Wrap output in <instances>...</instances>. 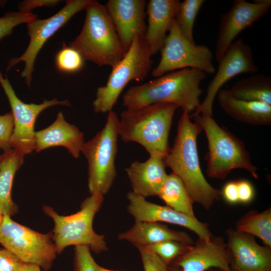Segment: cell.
Instances as JSON below:
<instances>
[{"label":"cell","instance_id":"1","mask_svg":"<svg viewBox=\"0 0 271 271\" xmlns=\"http://www.w3.org/2000/svg\"><path fill=\"white\" fill-rule=\"evenodd\" d=\"M202 131L198 123L191 121L189 113L183 111L173 146L164 160L166 167L182 180L194 202L208 210L220 199L221 192L207 182L201 169L197 141Z\"/></svg>","mask_w":271,"mask_h":271},{"label":"cell","instance_id":"2","mask_svg":"<svg viewBox=\"0 0 271 271\" xmlns=\"http://www.w3.org/2000/svg\"><path fill=\"white\" fill-rule=\"evenodd\" d=\"M206 74L197 69L185 68L167 73L143 84L130 87L123 95L126 109L166 102L189 113L200 105L203 90L200 87Z\"/></svg>","mask_w":271,"mask_h":271},{"label":"cell","instance_id":"3","mask_svg":"<svg viewBox=\"0 0 271 271\" xmlns=\"http://www.w3.org/2000/svg\"><path fill=\"white\" fill-rule=\"evenodd\" d=\"M178 108L172 103L158 102L123 110L119 119V136L125 143L139 144L150 156L164 159L171 148L169 133Z\"/></svg>","mask_w":271,"mask_h":271},{"label":"cell","instance_id":"4","mask_svg":"<svg viewBox=\"0 0 271 271\" xmlns=\"http://www.w3.org/2000/svg\"><path fill=\"white\" fill-rule=\"evenodd\" d=\"M84 10L86 15L82 30L69 46L77 50L84 61L112 68L126 52L105 5L89 0Z\"/></svg>","mask_w":271,"mask_h":271},{"label":"cell","instance_id":"5","mask_svg":"<svg viewBox=\"0 0 271 271\" xmlns=\"http://www.w3.org/2000/svg\"><path fill=\"white\" fill-rule=\"evenodd\" d=\"M190 118L201 126L207 137L208 151L205 159L209 177L223 180L232 170L242 169L254 178H258L257 168L251 162L242 141L226 127L220 126L213 116L202 113Z\"/></svg>","mask_w":271,"mask_h":271},{"label":"cell","instance_id":"6","mask_svg":"<svg viewBox=\"0 0 271 271\" xmlns=\"http://www.w3.org/2000/svg\"><path fill=\"white\" fill-rule=\"evenodd\" d=\"M103 200V195L100 194H90L81 203L78 212L67 216L60 215L53 208L43 206L44 212L54 223L51 232L57 254L70 245H85L96 253L108 249L104 236L97 234L92 227L94 217Z\"/></svg>","mask_w":271,"mask_h":271},{"label":"cell","instance_id":"7","mask_svg":"<svg viewBox=\"0 0 271 271\" xmlns=\"http://www.w3.org/2000/svg\"><path fill=\"white\" fill-rule=\"evenodd\" d=\"M119 118L112 110L107 114L104 126L81 150L88 162V187L90 194L104 195L116 177Z\"/></svg>","mask_w":271,"mask_h":271},{"label":"cell","instance_id":"8","mask_svg":"<svg viewBox=\"0 0 271 271\" xmlns=\"http://www.w3.org/2000/svg\"><path fill=\"white\" fill-rule=\"evenodd\" d=\"M145 36H137L123 57L112 67L105 85L97 88L93 107L96 113H108L131 81H143L153 62Z\"/></svg>","mask_w":271,"mask_h":271},{"label":"cell","instance_id":"9","mask_svg":"<svg viewBox=\"0 0 271 271\" xmlns=\"http://www.w3.org/2000/svg\"><path fill=\"white\" fill-rule=\"evenodd\" d=\"M0 244L24 263L37 264L44 270L51 268L57 254L51 232L36 231L7 215L0 225Z\"/></svg>","mask_w":271,"mask_h":271},{"label":"cell","instance_id":"10","mask_svg":"<svg viewBox=\"0 0 271 271\" xmlns=\"http://www.w3.org/2000/svg\"><path fill=\"white\" fill-rule=\"evenodd\" d=\"M160 52V60L152 72L154 78L185 68L197 69L209 74L215 72L210 48L190 41L181 31L176 19Z\"/></svg>","mask_w":271,"mask_h":271},{"label":"cell","instance_id":"11","mask_svg":"<svg viewBox=\"0 0 271 271\" xmlns=\"http://www.w3.org/2000/svg\"><path fill=\"white\" fill-rule=\"evenodd\" d=\"M89 0H69L64 7L52 17L38 19L27 24L30 42L24 53L19 57L13 58L9 62L7 71L22 61L25 67L21 76L31 86L32 73L37 56L45 42L63 27L74 15L84 10Z\"/></svg>","mask_w":271,"mask_h":271},{"label":"cell","instance_id":"12","mask_svg":"<svg viewBox=\"0 0 271 271\" xmlns=\"http://www.w3.org/2000/svg\"><path fill=\"white\" fill-rule=\"evenodd\" d=\"M0 84L9 100L14 118V129L10 141L11 148L23 155L35 150V124L39 114L44 109L55 105L70 106L67 100L59 101L55 98L44 100L42 103H25L17 96L7 77L0 70Z\"/></svg>","mask_w":271,"mask_h":271},{"label":"cell","instance_id":"13","mask_svg":"<svg viewBox=\"0 0 271 271\" xmlns=\"http://www.w3.org/2000/svg\"><path fill=\"white\" fill-rule=\"evenodd\" d=\"M217 70L209 83L204 100L189 115L205 113L213 116V105L218 91L228 81L242 73L255 74L259 68L255 64L251 47L242 39L233 41L218 61Z\"/></svg>","mask_w":271,"mask_h":271},{"label":"cell","instance_id":"14","mask_svg":"<svg viewBox=\"0 0 271 271\" xmlns=\"http://www.w3.org/2000/svg\"><path fill=\"white\" fill-rule=\"evenodd\" d=\"M271 8L270 0H234L231 8L221 14L215 45L218 62L238 34L265 16Z\"/></svg>","mask_w":271,"mask_h":271},{"label":"cell","instance_id":"15","mask_svg":"<svg viewBox=\"0 0 271 271\" xmlns=\"http://www.w3.org/2000/svg\"><path fill=\"white\" fill-rule=\"evenodd\" d=\"M127 209L135 221L165 222L184 227L194 232L199 238L208 241L213 235L208 223L177 211L167 206H162L149 202L146 198L128 193Z\"/></svg>","mask_w":271,"mask_h":271},{"label":"cell","instance_id":"16","mask_svg":"<svg viewBox=\"0 0 271 271\" xmlns=\"http://www.w3.org/2000/svg\"><path fill=\"white\" fill-rule=\"evenodd\" d=\"M231 262L232 256L224 238L213 236L208 241L198 238L174 264L181 271H207L212 267L232 271Z\"/></svg>","mask_w":271,"mask_h":271},{"label":"cell","instance_id":"17","mask_svg":"<svg viewBox=\"0 0 271 271\" xmlns=\"http://www.w3.org/2000/svg\"><path fill=\"white\" fill-rule=\"evenodd\" d=\"M226 234L232 271H270L271 247L259 245L254 236L235 229H228Z\"/></svg>","mask_w":271,"mask_h":271},{"label":"cell","instance_id":"18","mask_svg":"<svg viewBox=\"0 0 271 271\" xmlns=\"http://www.w3.org/2000/svg\"><path fill=\"white\" fill-rule=\"evenodd\" d=\"M145 0H108L105 7L126 52L137 36H145Z\"/></svg>","mask_w":271,"mask_h":271},{"label":"cell","instance_id":"19","mask_svg":"<svg viewBox=\"0 0 271 271\" xmlns=\"http://www.w3.org/2000/svg\"><path fill=\"white\" fill-rule=\"evenodd\" d=\"M180 1L150 0L147 4L148 25L145 38L152 56L160 52L176 19Z\"/></svg>","mask_w":271,"mask_h":271},{"label":"cell","instance_id":"20","mask_svg":"<svg viewBox=\"0 0 271 271\" xmlns=\"http://www.w3.org/2000/svg\"><path fill=\"white\" fill-rule=\"evenodd\" d=\"M84 134L74 125L66 121L61 111L50 126L35 131V150L40 152L44 149L62 146L77 159L84 144Z\"/></svg>","mask_w":271,"mask_h":271},{"label":"cell","instance_id":"21","mask_svg":"<svg viewBox=\"0 0 271 271\" xmlns=\"http://www.w3.org/2000/svg\"><path fill=\"white\" fill-rule=\"evenodd\" d=\"M164 159L150 156L146 161H135L125 169L133 193L144 198L159 195L168 176Z\"/></svg>","mask_w":271,"mask_h":271},{"label":"cell","instance_id":"22","mask_svg":"<svg viewBox=\"0 0 271 271\" xmlns=\"http://www.w3.org/2000/svg\"><path fill=\"white\" fill-rule=\"evenodd\" d=\"M119 240L127 241L136 247H146L165 241L174 240L190 245L194 243L187 233L170 229L159 222L135 221L127 231L120 233Z\"/></svg>","mask_w":271,"mask_h":271},{"label":"cell","instance_id":"23","mask_svg":"<svg viewBox=\"0 0 271 271\" xmlns=\"http://www.w3.org/2000/svg\"><path fill=\"white\" fill-rule=\"evenodd\" d=\"M216 96L223 111L233 119L252 125L271 124V105L236 98L225 88H221Z\"/></svg>","mask_w":271,"mask_h":271},{"label":"cell","instance_id":"24","mask_svg":"<svg viewBox=\"0 0 271 271\" xmlns=\"http://www.w3.org/2000/svg\"><path fill=\"white\" fill-rule=\"evenodd\" d=\"M24 156L13 148L0 155V213L3 215L11 217L18 212L11 192L15 175L23 165Z\"/></svg>","mask_w":271,"mask_h":271},{"label":"cell","instance_id":"25","mask_svg":"<svg viewBox=\"0 0 271 271\" xmlns=\"http://www.w3.org/2000/svg\"><path fill=\"white\" fill-rule=\"evenodd\" d=\"M234 97L271 105V77L263 74H253L236 81L227 89Z\"/></svg>","mask_w":271,"mask_h":271},{"label":"cell","instance_id":"26","mask_svg":"<svg viewBox=\"0 0 271 271\" xmlns=\"http://www.w3.org/2000/svg\"><path fill=\"white\" fill-rule=\"evenodd\" d=\"M166 206L179 212L195 217L194 203L182 180L174 173L168 175L158 195Z\"/></svg>","mask_w":271,"mask_h":271},{"label":"cell","instance_id":"27","mask_svg":"<svg viewBox=\"0 0 271 271\" xmlns=\"http://www.w3.org/2000/svg\"><path fill=\"white\" fill-rule=\"evenodd\" d=\"M236 230L259 238L264 245L271 247V208L259 212L251 210L236 223Z\"/></svg>","mask_w":271,"mask_h":271},{"label":"cell","instance_id":"28","mask_svg":"<svg viewBox=\"0 0 271 271\" xmlns=\"http://www.w3.org/2000/svg\"><path fill=\"white\" fill-rule=\"evenodd\" d=\"M204 0H184L180 3L176 20L184 36L195 43L193 29L197 14Z\"/></svg>","mask_w":271,"mask_h":271},{"label":"cell","instance_id":"29","mask_svg":"<svg viewBox=\"0 0 271 271\" xmlns=\"http://www.w3.org/2000/svg\"><path fill=\"white\" fill-rule=\"evenodd\" d=\"M191 245L177 241L169 240L144 247L152 251L168 265L184 254Z\"/></svg>","mask_w":271,"mask_h":271},{"label":"cell","instance_id":"30","mask_svg":"<svg viewBox=\"0 0 271 271\" xmlns=\"http://www.w3.org/2000/svg\"><path fill=\"white\" fill-rule=\"evenodd\" d=\"M84 60L75 49L64 47L56 56L57 69L62 72L74 73L80 70L84 65Z\"/></svg>","mask_w":271,"mask_h":271},{"label":"cell","instance_id":"31","mask_svg":"<svg viewBox=\"0 0 271 271\" xmlns=\"http://www.w3.org/2000/svg\"><path fill=\"white\" fill-rule=\"evenodd\" d=\"M37 18V16L31 12H13L6 13L0 17V40L11 35L18 25L28 24Z\"/></svg>","mask_w":271,"mask_h":271},{"label":"cell","instance_id":"32","mask_svg":"<svg viewBox=\"0 0 271 271\" xmlns=\"http://www.w3.org/2000/svg\"><path fill=\"white\" fill-rule=\"evenodd\" d=\"M89 246L85 245L75 246L74 271H97V263L90 252Z\"/></svg>","mask_w":271,"mask_h":271},{"label":"cell","instance_id":"33","mask_svg":"<svg viewBox=\"0 0 271 271\" xmlns=\"http://www.w3.org/2000/svg\"><path fill=\"white\" fill-rule=\"evenodd\" d=\"M137 248L141 256L144 271H170L169 265L157 254L144 247Z\"/></svg>","mask_w":271,"mask_h":271},{"label":"cell","instance_id":"34","mask_svg":"<svg viewBox=\"0 0 271 271\" xmlns=\"http://www.w3.org/2000/svg\"><path fill=\"white\" fill-rule=\"evenodd\" d=\"M14 129L12 111L0 115V149L4 151L11 149L10 141Z\"/></svg>","mask_w":271,"mask_h":271},{"label":"cell","instance_id":"35","mask_svg":"<svg viewBox=\"0 0 271 271\" xmlns=\"http://www.w3.org/2000/svg\"><path fill=\"white\" fill-rule=\"evenodd\" d=\"M24 263L9 250L0 249V271H20Z\"/></svg>","mask_w":271,"mask_h":271},{"label":"cell","instance_id":"36","mask_svg":"<svg viewBox=\"0 0 271 271\" xmlns=\"http://www.w3.org/2000/svg\"><path fill=\"white\" fill-rule=\"evenodd\" d=\"M239 202L248 203L251 202L254 196V189L252 184L245 180L237 182Z\"/></svg>","mask_w":271,"mask_h":271},{"label":"cell","instance_id":"37","mask_svg":"<svg viewBox=\"0 0 271 271\" xmlns=\"http://www.w3.org/2000/svg\"><path fill=\"white\" fill-rule=\"evenodd\" d=\"M221 196L230 204L239 202L237 182L230 181L226 183L221 190Z\"/></svg>","mask_w":271,"mask_h":271},{"label":"cell","instance_id":"38","mask_svg":"<svg viewBox=\"0 0 271 271\" xmlns=\"http://www.w3.org/2000/svg\"><path fill=\"white\" fill-rule=\"evenodd\" d=\"M59 1L55 0H31L25 1L19 4L20 11L31 12L33 9L38 7H52L57 5Z\"/></svg>","mask_w":271,"mask_h":271},{"label":"cell","instance_id":"39","mask_svg":"<svg viewBox=\"0 0 271 271\" xmlns=\"http://www.w3.org/2000/svg\"><path fill=\"white\" fill-rule=\"evenodd\" d=\"M20 271H41V267L35 264L24 263Z\"/></svg>","mask_w":271,"mask_h":271},{"label":"cell","instance_id":"40","mask_svg":"<svg viewBox=\"0 0 271 271\" xmlns=\"http://www.w3.org/2000/svg\"><path fill=\"white\" fill-rule=\"evenodd\" d=\"M97 271H117V270H113L107 269L97 264Z\"/></svg>","mask_w":271,"mask_h":271},{"label":"cell","instance_id":"41","mask_svg":"<svg viewBox=\"0 0 271 271\" xmlns=\"http://www.w3.org/2000/svg\"><path fill=\"white\" fill-rule=\"evenodd\" d=\"M169 268L170 271H181L179 267L175 265L174 267H169Z\"/></svg>","mask_w":271,"mask_h":271},{"label":"cell","instance_id":"42","mask_svg":"<svg viewBox=\"0 0 271 271\" xmlns=\"http://www.w3.org/2000/svg\"><path fill=\"white\" fill-rule=\"evenodd\" d=\"M7 2V1H0V7H4L5 5L6 4Z\"/></svg>","mask_w":271,"mask_h":271},{"label":"cell","instance_id":"43","mask_svg":"<svg viewBox=\"0 0 271 271\" xmlns=\"http://www.w3.org/2000/svg\"><path fill=\"white\" fill-rule=\"evenodd\" d=\"M4 215H2L1 213H0V225L1 224L3 220V218H4Z\"/></svg>","mask_w":271,"mask_h":271}]
</instances>
